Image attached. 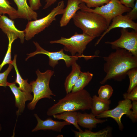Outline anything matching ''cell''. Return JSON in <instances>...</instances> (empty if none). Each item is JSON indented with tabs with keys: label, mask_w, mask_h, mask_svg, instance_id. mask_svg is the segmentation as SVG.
Returning a JSON list of instances; mask_svg holds the SVG:
<instances>
[{
	"label": "cell",
	"mask_w": 137,
	"mask_h": 137,
	"mask_svg": "<svg viewBox=\"0 0 137 137\" xmlns=\"http://www.w3.org/2000/svg\"><path fill=\"white\" fill-rule=\"evenodd\" d=\"M129 79V84L127 90V93L130 92L137 86V67H135L129 70L127 73Z\"/></svg>",
	"instance_id": "cell-27"
},
{
	"label": "cell",
	"mask_w": 137,
	"mask_h": 137,
	"mask_svg": "<svg viewBox=\"0 0 137 137\" xmlns=\"http://www.w3.org/2000/svg\"><path fill=\"white\" fill-rule=\"evenodd\" d=\"M29 6L33 11L39 10L42 6L41 0H28Z\"/></svg>",
	"instance_id": "cell-33"
},
{
	"label": "cell",
	"mask_w": 137,
	"mask_h": 137,
	"mask_svg": "<svg viewBox=\"0 0 137 137\" xmlns=\"http://www.w3.org/2000/svg\"><path fill=\"white\" fill-rule=\"evenodd\" d=\"M82 2L80 0H68L67 6L64 8V12L60 21L61 27L67 25L77 12L80 10L79 5Z\"/></svg>",
	"instance_id": "cell-14"
},
{
	"label": "cell",
	"mask_w": 137,
	"mask_h": 137,
	"mask_svg": "<svg viewBox=\"0 0 137 137\" xmlns=\"http://www.w3.org/2000/svg\"><path fill=\"white\" fill-rule=\"evenodd\" d=\"M14 82H7V86L10 88L14 94L15 99V106L18 108L16 112L18 115L22 113L25 107V102L28 100H32L33 96L30 93L23 91L16 85Z\"/></svg>",
	"instance_id": "cell-13"
},
{
	"label": "cell",
	"mask_w": 137,
	"mask_h": 137,
	"mask_svg": "<svg viewBox=\"0 0 137 137\" xmlns=\"http://www.w3.org/2000/svg\"><path fill=\"white\" fill-rule=\"evenodd\" d=\"M92 99L90 93L84 89L70 92L49 108L46 114L48 116H53L65 111L89 110Z\"/></svg>",
	"instance_id": "cell-2"
},
{
	"label": "cell",
	"mask_w": 137,
	"mask_h": 137,
	"mask_svg": "<svg viewBox=\"0 0 137 137\" xmlns=\"http://www.w3.org/2000/svg\"><path fill=\"white\" fill-rule=\"evenodd\" d=\"M130 19L133 21L135 20L137 18V0L135 2L134 6L131 10L126 14Z\"/></svg>",
	"instance_id": "cell-32"
},
{
	"label": "cell",
	"mask_w": 137,
	"mask_h": 137,
	"mask_svg": "<svg viewBox=\"0 0 137 137\" xmlns=\"http://www.w3.org/2000/svg\"><path fill=\"white\" fill-rule=\"evenodd\" d=\"M73 19L75 25L83 33L95 38L101 36L109 26L104 17L93 12L78 11Z\"/></svg>",
	"instance_id": "cell-3"
},
{
	"label": "cell",
	"mask_w": 137,
	"mask_h": 137,
	"mask_svg": "<svg viewBox=\"0 0 137 137\" xmlns=\"http://www.w3.org/2000/svg\"><path fill=\"white\" fill-rule=\"evenodd\" d=\"M81 10L94 13L104 17L109 25L112 19L115 16L130 11L131 8L122 4L119 0H110L107 3L92 9L88 7L82 2L79 5Z\"/></svg>",
	"instance_id": "cell-7"
},
{
	"label": "cell",
	"mask_w": 137,
	"mask_h": 137,
	"mask_svg": "<svg viewBox=\"0 0 137 137\" xmlns=\"http://www.w3.org/2000/svg\"><path fill=\"white\" fill-rule=\"evenodd\" d=\"M64 7V2L62 0L58 2L57 6L46 16L39 19L29 21L24 30V39L27 41L30 40L35 35L48 27L53 21L56 20V16L63 14Z\"/></svg>",
	"instance_id": "cell-5"
},
{
	"label": "cell",
	"mask_w": 137,
	"mask_h": 137,
	"mask_svg": "<svg viewBox=\"0 0 137 137\" xmlns=\"http://www.w3.org/2000/svg\"><path fill=\"white\" fill-rule=\"evenodd\" d=\"M16 57L17 55L15 54L13 60L11 63L13 66L16 73V78L15 82L19 85V88L21 90L30 93L32 92L31 86L28 82V79L24 80L21 76L16 64Z\"/></svg>",
	"instance_id": "cell-22"
},
{
	"label": "cell",
	"mask_w": 137,
	"mask_h": 137,
	"mask_svg": "<svg viewBox=\"0 0 137 137\" xmlns=\"http://www.w3.org/2000/svg\"><path fill=\"white\" fill-rule=\"evenodd\" d=\"M8 40V48L4 59L0 64V72L3 67L6 64H10L11 60V49L12 43L14 40L18 38L14 32L8 31L6 33Z\"/></svg>",
	"instance_id": "cell-24"
},
{
	"label": "cell",
	"mask_w": 137,
	"mask_h": 137,
	"mask_svg": "<svg viewBox=\"0 0 137 137\" xmlns=\"http://www.w3.org/2000/svg\"><path fill=\"white\" fill-rule=\"evenodd\" d=\"M0 28L5 34L8 31L14 32L20 39L21 43L24 42V31H21L17 29L14 25V21L5 15H0Z\"/></svg>",
	"instance_id": "cell-17"
},
{
	"label": "cell",
	"mask_w": 137,
	"mask_h": 137,
	"mask_svg": "<svg viewBox=\"0 0 137 137\" xmlns=\"http://www.w3.org/2000/svg\"><path fill=\"white\" fill-rule=\"evenodd\" d=\"M54 73V71L49 70L44 72H41L39 69L36 71L37 78L35 81H32L30 83L33 96L31 101L28 104L27 107L29 109L34 110L37 102L41 99H52V96H56L49 87L50 80Z\"/></svg>",
	"instance_id": "cell-4"
},
{
	"label": "cell",
	"mask_w": 137,
	"mask_h": 137,
	"mask_svg": "<svg viewBox=\"0 0 137 137\" xmlns=\"http://www.w3.org/2000/svg\"><path fill=\"white\" fill-rule=\"evenodd\" d=\"M37 122L36 127L32 131V132L39 130H52L61 132L62 129L65 126L71 124L65 121H54L50 117L45 120L41 119L36 114H34Z\"/></svg>",
	"instance_id": "cell-12"
},
{
	"label": "cell",
	"mask_w": 137,
	"mask_h": 137,
	"mask_svg": "<svg viewBox=\"0 0 137 137\" xmlns=\"http://www.w3.org/2000/svg\"><path fill=\"white\" fill-rule=\"evenodd\" d=\"M93 76L89 72H81L75 83L72 87L71 92H74L81 90L89 83Z\"/></svg>",
	"instance_id": "cell-20"
},
{
	"label": "cell",
	"mask_w": 137,
	"mask_h": 137,
	"mask_svg": "<svg viewBox=\"0 0 137 137\" xmlns=\"http://www.w3.org/2000/svg\"><path fill=\"white\" fill-rule=\"evenodd\" d=\"M77 112L76 111H67L55 114L53 116L54 118L58 119H62L72 124L79 131H83L78 124L77 120Z\"/></svg>",
	"instance_id": "cell-21"
},
{
	"label": "cell",
	"mask_w": 137,
	"mask_h": 137,
	"mask_svg": "<svg viewBox=\"0 0 137 137\" xmlns=\"http://www.w3.org/2000/svg\"><path fill=\"white\" fill-rule=\"evenodd\" d=\"M113 92L112 87L108 84H106L100 87L98 91V96L103 100H109Z\"/></svg>",
	"instance_id": "cell-26"
},
{
	"label": "cell",
	"mask_w": 137,
	"mask_h": 137,
	"mask_svg": "<svg viewBox=\"0 0 137 137\" xmlns=\"http://www.w3.org/2000/svg\"><path fill=\"white\" fill-rule=\"evenodd\" d=\"M57 0H45L46 4L43 7V9H45L55 3Z\"/></svg>",
	"instance_id": "cell-35"
},
{
	"label": "cell",
	"mask_w": 137,
	"mask_h": 137,
	"mask_svg": "<svg viewBox=\"0 0 137 137\" xmlns=\"http://www.w3.org/2000/svg\"><path fill=\"white\" fill-rule=\"evenodd\" d=\"M106 121V120L97 118L91 113L88 114L77 112V121L78 125L91 130L93 128H96L97 124L103 123Z\"/></svg>",
	"instance_id": "cell-15"
},
{
	"label": "cell",
	"mask_w": 137,
	"mask_h": 137,
	"mask_svg": "<svg viewBox=\"0 0 137 137\" xmlns=\"http://www.w3.org/2000/svg\"><path fill=\"white\" fill-rule=\"evenodd\" d=\"M111 101L103 100L96 95L92 97L91 107V113L96 116L108 110L110 108Z\"/></svg>",
	"instance_id": "cell-19"
},
{
	"label": "cell",
	"mask_w": 137,
	"mask_h": 137,
	"mask_svg": "<svg viewBox=\"0 0 137 137\" xmlns=\"http://www.w3.org/2000/svg\"><path fill=\"white\" fill-rule=\"evenodd\" d=\"M112 21L111 23L110 24L106 30L101 35L100 37L95 43V46L99 43L107 33L113 29L117 28L126 29L129 28L137 31V23L129 19L126 15L121 14L117 15L114 18Z\"/></svg>",
	"instance_id": "cell-11"
},
{
	"label": "cell",
	"mask_w": 137,
	"mask_h": 137,
	"mask_svg": "<svg viewBox=\"0 0 137 137\" xmlns=\"http://www.w3.org/2000/svg\"><path fill=\"white\" fill-rule=\"evenodd\" d=\"M95 38L91 37L82 33L76 32L71 37H61L59 39L50 41L51 44L57 43L64 46V50L69 52L72 56H75L76 53L79 57L82 56L87 45Z\"/></svg>",
	"instance_id": "cell-6"
},
{
	"label": "cell",
	"mask_w": 137,
	"mask_h": 137,
	"mask_svg": "<svg viewBox=\"0 0 137 137\" xmlns=\"http://www.w3.org/2000/svg\"><path fill=\"white\" fill-rule=\"evenodd\" d=\"M16 4L18 18L28 21L37 19L38 14L28 5L27 0H13Z\"/></svg>",
	"instance_id": "cell-16"
},
{
	"label": "cell",
	"mask_w": 137,
	"mask_h": 137,
	"mask_svg": "<svg viewBox=\"0 0 137 137\" xmlns=\"http://www.w3.org/2000/svg\"><path fill=\"white\" fill-rule=\"evenodd\" d=\"M123 95L124 99L137 101V86L134 88L130 92L124 93Z\"/></svg>",
	"instance_id": "cell-30"
},
{
	"label": "cell",
	"mask_w": 137,
	"mask_h": 137,
	"mask_svg": "<svg viewBox=\"0 0 137 137\" xmlns=\"http://www.w3.org/2000/svg\"><path fill=\"white\" fill-rule=\"evenodd\" d=\"M121 35L113 41H107L105 43L110 44L112 48L125 49L137 57V31L132 30L129 32L126 28L121 30Z\"/></svg>",
	"instance_id": "cell-9"
},
{
	"label": "cell",
	"mask_w": 137,
	"mask_h": 137,
	"mask_svg": "<svg viewBox=\"0 0 137 137\" xmlns=\"http://www.w3.org/2000/svg\"><path fill=\"white\" fill-rule=\"evenodd\" d=\"M8 0H0V15L7 14L13 20L18 18L17 10L10 5Z\"/></svg>",
	"instance_id": "cell-23"
},
{
	"label": "cell",
	"mask_w": 137,
	"mask_h": 137,
	"mask_svg": "<svg viewBox=\"0 0 137 137\" xmlns=\"http://www.w3.org/2000/svg\"><path fill=\"white\" fill-rule=\"evenodd\" d=\"M1 130V126H0V131Z\"/></svg>",
	"instance_id": "cell-36"
},
{
	"label": "cell",
	"mask_w": 137,
	"mask_h": 137,
	"mask_svg": "<svg viewBox=\"0 0 137 137\" xmlns=\"http://www.w3.org/2000/svg\"><path fill=\"white\" fill-rule=\"evenodd\" d=\"M132 111L128 117L133 122H135L137 120V101H132Z\"/></svg>",
	"instance_id": "cell-31"
},
{
	"label": "cell",
	"mask_w": 137,
	"mask_h": 137,
	"mask_svg": "<svg viewBox=\"0 0 137 137\" xmlns=\"http://www.w3.org/2000/svg\"><path fill=\"white\" fill-rule=\"evenodd\" d=\"M75 136L76 137H107L109 134L108 129H104L97 132H93L91 130H85L82 132L72 130Z\"/></svg>",
	"instance_id": "cell-25"
},
{
	"label": "cell",
	"mask_w": 137,
	"mask_h": 137,
	"mask_svg": "<svg viewBox=\"0 0 137 137\" xmlns=\"http://www.w3.org/2000/svg\"><path fill=\"white\" fill-rule=\"evenodd\" d=\"M13 67L11 64H9L7 69L3 72L0 73V86L6 87L7 86V76Z\"/></svg>",
	"instance_id": "cell-29"
},
{
	"label": "cell",
	"mask_w": 137,
	"mask_h": 137,
	"mask_svg": "<svg viewBox=\"0 0 137 137\" xmlns=\"http://www.w3.org/2000/svg\"><path fill=\"white\" fill-rule=\"evenodd\" d=\"M115 49V51L103 57L105 61L103 69L106 75L100 81L101 84L111 79L121 81L125 78L129 70L137 67V57L125 49Z\"/></svg>",
	"instance_id": "cell-1"
},
{
	"label": "cell",
	"mask_w": 137,
	"mask_h": 137,
	"mask_svg": "<svg viewBox=\"0 0 137 137\" xmlns=\"http://www.w3.org/2000/svg\"><path fill=\"white\" fill-rule=\"evenodd\" d=\"M72 70L67 77L64 83V87L66 93L71 91L72 87L77 80L80 72L81 67L75 62L71 65Z\"/></svg>",
	"instance_id": "cell-18"
},
{
	"label": "cell",
	"mask_w": 137,
	"mask_h": 137,
	"mask_svg": "<svg viewBox=\"0 0 137 137\" xmlns=\"http://www.w3.org/2000/svg\"><path fill=\"white\" fill-rule=\"evenodd\" d=\"M136 0H119L120 3L126 7L131 8L134 7Z\"/></svg>",
	"instance_id": "cell-34"
},
{
	"label": "cell",
	"mask_w": 137,
	"mask_h": 137,
	"mask_svg": "<svg viewBox=\"0 0 137 137\" xmlns=\"http://www.w3.org/2000/svg\"><path fill=\"white\" fill-rule=\"evenodd\" d=\"M132 107L131 100L124 99L119 101L117 106L113 109L105 111L96 117L99 119L108 117L112 118L117 122L119 130L122 131L124 126L121 122V118L124 114L128 117L129 116L131 112Z\"/></svg>",
	"instance_id": "cell-10"
},
{
	"label": "cell",
	"mask_w": 137,
	"mask_h": 137,
	"mask_svg": "<svg viewBox=\"0 0 137 137\" xmlns=\"http://www.w3.org/2000/svg\"><path fill=\"white\" fill-rule=\"evenodd\" d=\"M88 8H97L107 3L110 0H80Z\"/></svg>",
	"instance_id": "cell-28"
},
{
	"label": "cell",
	"mask_w": 137,
	"mask_h": 137,
	"mask_svg": "<svg viewBox=\"0 0 137 137\" xmlns=\"http://www.w3.org/2000/svg\"><path fill=\"white\" fill-rule=\"evenodd\" d=\"M36 49L34 52L28 54L27 57L26 59L27 60L29 58L34 56L36 55L42 54L47 56L49 57V64L54 68L59 63L58 61L61 60H63L65 62L67 67H69L76 61L78 60L79 56L77 54L75 56H70L65 54L64 52L63 49L56 52H50L47 51L42 47L37 42H33Z\"/></svg>",
	"instance_id": "cell-8"
}]
</instances>
